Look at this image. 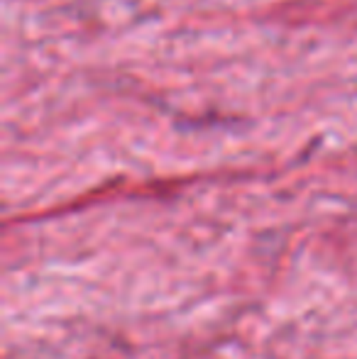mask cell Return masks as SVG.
Instances as JSON below:
<instances>
[]
</instances>
